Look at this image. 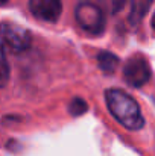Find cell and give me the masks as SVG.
I'll list each match as a JSON object with an SVG mask.
<instances>
[{
	"instance_id": "cell-8",
	"label": "cell",
	"mask_w": 155,
	"mask_h": 156,
	"mask_svg": "<svg viewBox=\"0 0 155 156\" xmlns=\"http://www.w3.org/2000/svg\"><path fill=\"white\" fill-rule=\"evenodd\" d=\"M9 77H11V68H9L8 59L5 53L0 50V88L6 87V83L9 82Z\"/></svg>"
},
{
	"instance_id": "cell-11",
	"label": "cell",
	"mask_w": 155,
	"mask_h": 156,
	"mask_svg": "<svg viewBox=\"0 0 155 156\" xmlns=\"http://www.w3.org/2000/svg\"><path fill=\"white\" fill-rule=\"evenodd\" d=\"M6 2H8V0H0V6H3V5H5Z\"/></svg>"
},
{
	"instance_id": "cell-9",
	"label": "cell",
	"mask_w": 155,
	"mask_h": 156,
	"mask_svg": "<svg viewBox=\"0 0 155 156\" xmlns=\"http://www.w3.org/2000/svg\"><path fill=\"white\" fill-rule=\"evenodd\" d=\"M99 2H101L103 9H105L106 12L113 14V15L117 14V12H120V11L125 8V5H126V0H99Z\"/></svg>"
},
{
	"instance_id": "cell-2",
	"label": "cell",
	"mask_w": 155,
	"mask_h": 156,
	"mask_svg": "<svg viewBox=\"0 0 155 156\" xmlns=\"http://www.w3.org/2000/svg\"><path fill=\"white\" fill-rule=\"evenodd\" d=\"M32 44V35L23 26L14 23H0V50L3 53L26 52Z\"/></svg>"
},
{
	"instance_id": "cell-7",
	"label": "cell",
	"mask_w": 155,
	"mask_h": 156,
	"mask_svg": "<svg viewBox=\"0 0 155 156\" xmlns=\"http://www.w3.org/2000/svg\"><path fill=\"white\" fill-rule=\"evenodd\" d=\"M98 62H99V67H101L102 71L111 74V73H114L117 70L120 61H119V58L116 55H113L111 52H102L98 55Z\"/></svg>"
},
{
	"instance_id": "cell-3",
	"label": "cell",
	"mask_w": 155,
	"mask_h": 156,
	"mask_svg": "<svg viewBox=\"0 0 155 156\" xmlns=\"http://www.w3.org/2000/svg\"><path fill=\"white\" fill-rule=\"evenodd\" d=\"M75 17L81 29L90 35H101L105 30V15L102 8L94 2H79L75 11Z\"/></svg>"
},
{
	"instance_id": "cell-5",
	"label": "cell",
	"mask_w": 155,
	"mask_h": 156,
	"mask_svg": "<svg viewBox=\"0 0 155 156\" xmlns=\"http://www.w3.org/2000/svg\"><path fill=\"white\" fill-rule=\"evenodd\" d=\"M29 11L41 21L55 23L62 12V3L61 0H29Z\"/></svg>"
},
{
	"instance_id": "cell-6",
	"label": "cell",
	"mask_w": 155,
	"mask_h": 156,
	"mask_svg": "<svg viewBox=\"0 0 155 156\" xmlns=\"http://www.w3.org/2000/svg\"><path fill=\"white\" fill-rule=\"evenodd\" d=\"M152 0H132L131 2V14H129V21L132 24H137L148 12L151 8Z\"/></svg>"
},
{
	"instance_id": "cell-1",
	"label": "cell",
	"mask_w": 155,
	"mask_h": 156,
	"mask_svg": "<svg viewBox=\"0 0 155 156\" xmlns=\"http://www.w3.org/2000/svg\"><path fill=\"white\" fill-rule=\"evenodd\" d=\"M105 102L111 112V115L126 129L138 130L145 126V118L140 112L138 103L122 90H106Z\"/></svg>"
},
{
	"instance_id": "cell-10",
	"label": "cell",
	"mask_w": 155,
	"mask_h": 156,
	"mask_svg": "<svg viewBox=\"0 0 155 156\" xmlns=\"http://www.w3.org/2000/svg\"><path fill=\"white\" fill-rule=\"evenodd\" d=\"M68 109H70V114H72V115L78 117V115H82V114L87 112L88 105H87L85 100H82V99H79V97H75V99L72 100L70 106H68Z\"/></svg>"
},
{
	"instance_id": "cell-4",
	"label": "cell",
	"mask_w": 155,
	"mask_h": 156,
	"mask_svg": "<svg viewBox=\"0 0 155 156\" xmlns=\"http://www.w3.org/2000/svg\"><path fill=\"white\" fill-rule=\"evenodd\" d=\"M151 74L152 71H151L149 61L143 55H134L132 58H129L123 68L125 82L134 88H140L146 85L151 79Z\"/></svg>"
}]
</instances>
